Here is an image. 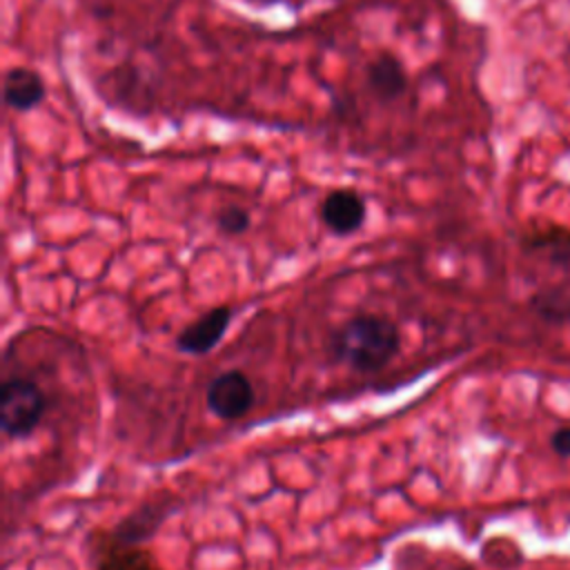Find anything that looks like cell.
I'll return each mask as SVG.
<instances>
[{
    "instance_id": "obj_1",
    "label": "cell",
    "mask_w": 570,
    "mask_h": 570,
    "mask_svg": "<svg viewBox=\"0 0 570 570\" xmlns=\"http://www.w3.org/2000/svg\"><path fill=\"white\" fill-rule=\"evenodd\" d=\"M334 361L372 374L390 365L401 350V330L381 314H354L341 323L327 341Z\"/></svg>"
},
{
    "instance_id": "obj_2",
    "label": "cell",
    "mask_w": 570,
    "mask_h": 570,
    "mask_svg": "<svg viewBox=\"0 0 570 570\" xmlns=\"http://www.w3.org/2000/svg\"><path fill=\"white\" fill-rule=\"evenodd\" d=\"M49 401L36 379L11 374L0 385V428L9 439H27L47 414Z\"/></svg>"
},
{
    "instance_id": "obj_3",
    "label": "cell",
    "mask_w": 570,
    "mask_h": 570,
    "mask_svg": "<svg viewBox=\"0 0 570 570\" xmlns=\"http://www.w3.org/2000/svg\"><path fill=\"white\" fill-rule=\"evenodd\" d=\"M176 510L178 501L174 497H156L145 501L142 505L125 514L109 532H102L100 543H91V548L96 550V559L111 550L138 548L147 543Z\"/></svg>"
},
{
    "instance_id": "obj_4",
    "label": "cell",
    "mask_w": 570,
    "mask_h": 570,
    "mask_svg": "<svg viewBox=\"0 0 570 570\" xmlns=\"http://www.w3.org/2000/svg\"><path fill=\"white\" fill-rule=\"evenodd\" d=\"M254 383L243 370H225L216 374L205 390L207 407L220 421H236L245 416L254 405Z\"/></svg>"
},
{
    "instance_id": "obj_5",
    "label": "cell",
    "mask_w": 570,
    "mask_h": 570,
    "mask_svg": "<svg viewBox=\"0 0 570 570\" xmlns=\"http://www.w3.org/2000/svg\"><path fill=\"white\" fill-rule=\"evenodd\" d=\"M229 323H232L229 305L209 307L205 314H200L178 332L176 347L191 356H205L218 347Z\"/></svg>"
},
{
    "instance_id": "obj_6",
    "label": "cell",
    "mask_w": 570,
    "mask_h": 570,
    "mask_svg": "<svg viewBox=\"0 0 570 570\" xmlns=\"http://www.w3.org/2000/svg\"><path fill=\"white\" fill-rule=\"evenodd\" d=\"M321 223L336 236H350L363 227L367 216V205L354 189L330 191L318 207Z\"/></svg>"
},
{
    "instance_id": "obj_7",
    "label": "cell",
    "mask_w": 570,
    "mask_h": 570,
    "mask_svg": "<svg viewBox=\"0 0 570 570\" xmlns=\"http://www.w3.org/2000/svg\"><path fill=\"white\" fill-rule=\"evenodd\" d=\"M365 82L367 89L385 102L396 100L407 91V73L399 58H394L392 53H381L367 62Z\"/></svg>"
},
{
    "instance_id": "obj_8",
    "label": "cell",
    "mask_w": 570,
    "mask_h": 570,
    "mask_svg": "<svg viewBox=\"0 0 570 570\" xmlns=\"http://www.w3.org/2000/svg\"><path fill=\"white\" fill-rule=\"evenodd\" d=\"M45 100V82L29 67H13L4 76V102L16 111H31Z\"/></svg>"
},
{
    "instance_id": "obj_9",
    "label": "cell",
    "mask_w": 570,
    "mask_h": 570,
    "mask_svg": "<svg viewBox=\"0 0 570 570\" xmlns=\"http://www.w3.org/2000/svg\"><path fill=\"white\" fill-rule=\"evenodd\" d=\"M94 570H160V566L149 550L138 546V548L111 550L98 557Z\"/></svg>"
},
{
    "instance_id": "obj_10",
    "label": "cell",
    "mask_w": 570,
    "mask_h": 570,
    "mask_svg": "<svg viewBox=\"0 0 570 570\" xmlns=\"http://www.w3.org/2000/svg\"><path fill=\"white\" fill-rule=\"evenodd\" d=\"M532 312L546 323H566L570 318V296L561 287H550L530 298Z\"/></svg>"
},
{
    "instance_id": "obj_11",
    "label": "cell",
    "mask_w": 570,
    "mask_h": 570,
    "mask_svg": "<svg viewBox=\"0 0 570 570\" xmlns=\"http://www.w3.org/2000/svg\"><path fill=\"white\" fill-rule=\"evenodd\" d=\"M249 223H252L249 212L238 205H227L216 214V227L227 236L245 234L249 229Z\"/></svg>"
},
{
    "instance_id": "obj_12",
    "label": "cell",
    "mask_w": 570,
    "mask_h": 570,
    "mask_svg": "<svg viewBox=\"0 0 570 570\" xmlns=\"http://www.w3.org/2000/svg\"><path fill=\"white\" fill-rule=\"evenodd\" d=\"M550 448L561 459H570V425H561L550 434Z\"/></svg>"
}]
</instances>
